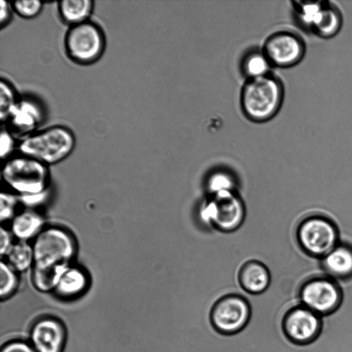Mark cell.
Segmentation results:
<instances>
[{
    "label": "cell",
    "mask_w": 352,
    "mask_h": 352,
    "mask_svg": "<svg viewBox=\"0 0 352 352\" xmlns=\"http://www.w3.org/2000/svg\"><path fill=\"white\" fill-rule=\"evenodd\" d=\"M32 282L42 292H53L60 276L77 252L76 241L70 232L57 226H45L33 239Z\"/></svg>",
    "instance_id": "6da1fadb"
},
{
    "label": "cell",
    "mask_w": 352,
    "mask_h": 352,
    "mask_svg": "<svg viewBox=\"0 0 352 352\" xmlns=\"http://www.w3.org/2000/svg\"><path fill=\"white\" fill-rule=\"evenodd\" d=\"M284 98L281 81L272 74L247 79L241 94V106L251 121L266 122L279 111Z\"/></svg>",
    "instance_id": "7a4b0ae2"
},
{
    "label": "cell",
    "mask_w": 352,
    "mask_h": 352,
    "mask_svg": "<svg viewBox=\"0 0 352 352\" xmlns=\"http://www.w3.org/2000/svg\"><path fill=\"white\" fill-rule=\"evenodd\" d=\"M75 145V135L70 129L54 125L21 139L17 148L19 153L48 166L67 158L73 152Z\"/></svg>",
    "instance_id": "3957f363"
},
{
    "label": "cell",
    "mask_w": 352,
    "mask_h": 352,
    "mask_svg": "<svg viewBox=\"0 0 352 352\" xmlns=\"http://www.w3.org/2000/svg\"><path fill=\"white\" fill-rule=\"evenodd\" d=\"M1 179L18 195H33L47 190V166L19 153L7 159L2 166Z\"/></svg>",
    "instance_id": "277c9868"
},
{
    "label": "cell",
    "mask_w": 352,
    "mask_h": 352,
    "mask_svg": "<svg viewBox=\"0 0 352 352\" xmlns=\"http://www.w3.org/2000/svg\"><path fill=\"white\" fill-rule=\"evenodd\" d=\"M106 39L102 28L89 20L70 26L64 38V48L67 57L79 65H91L102 56Z\"/></svg>",
    "instance_id": "5b68a950"
},
{
    "label": "cell",
    "mask_w": 352,
    "mask_h": 352,
    "mask_svg": "<svg viewBox=\"0 0 352 352\" xmlns=\"http://www.w3.org/2000/svg\"><path fill=\"white\" fill-rule=\"evenodd\" d=\"M292 7L298 23L316 36L328 38L341 28V13L329 1H296L292 2Z\"/></svg>",
    "instance_id": "8992f818"
},
{
    "label": "cell",
    "mask_w": 352,
    "mask_h": 352,
    "mask_svg": "<svg viewBox=\"0 0 352 352\" xmlns=\"http://www.w3.org/2000/svg\"><path fill=\"white\" fill-rule=\"evenodd\" d=\"M201 217L216 229L223 232L237 230L243 223L245 210L236 192L211 196L201 209Z\"/></svg>",
    "instance_id": "52a82bcc"
},
{
    "label": "cell",
    "mask_w": 352,
    "mask_h": 352,
    "mask_svg": "<svg viewBox=\"0 0 352 352\" xmlns=\"http://www.w3.org/2000/svg\"><path fill=\"white\" fill-rule=\"evenodd\" d=\"M251 317L248 300L239 294H228L220 298L213 306L210 320L214 328L224 335L241 331Z\"/></svg>",
    "instance_id": "ba28073f"
},
{
    "label": "cell",
    "mask_w": 352,
    "mask_h": 352,
    "mask_svg": "<svg viewBox=\"0 0 352 352\" xmlns=\"http://www.w3.org/2000/svg\"><path fill=\"white\" fill-rule=\"evenodd\" d=\"M298 241L309 254L324 256L337 245L338 232L332 222L320 216L303 220L298 228Z\"/></svg>",
    "instance_id": "9c48e42d"
},
{
    "label": "cell",
    "mask_w": 352,
    "mask_h": 352,
    "mask_svg": "<svg viewBox=\"0 0 352 352\" xmlns=\"http://www.w3.org/2000/svg\"><path fill=\"white\" fill-rule=\"evenodd\" d=\"M298 297L300 305L320 316L336 311L342 300L339 286L326 278H315L305 282L300 289Z\"/></svg>",
    "instance_id": "30bf717a"
},
{
    "label": "cell",
    "mask_w": 352,
    "mask_h": 352,
    "mask_svg": "<svg viewBox=\"0 0 352 352\" xmlns=\"http://www.w3.org/2000/svg\"><path fill=\"white\" fill-rule=\"evenodd\" d=\"M321 316L299 304L285 315L282 327L286 338L292 343L305 346L314 342L322 331Z\"/></svg>",
    "instance_id": "8fae6325"
},
{
    "label": "cell",
    "mask_w": 352,
    "mask_h": 352,
    "mask_svg": "<svg viewBox=\"0 0 352 352\" xmlns=\"http://www.w3.org/2000/svg\"><path fill=\"white\" fill-rule=\"evenodd\" d=\"M263 51L273 67H289L302 60L305 47L302 39L298 34L280 31L266 39Z\"/></svg>",
    "instance_id": "7c38bea8"
},
{
    "label": "cell",
    "mask_w": 352,
    "mask_h": 352,
    "mask_svg": "<svg viewBox=\"0 0 352 352\" xmlns=\"http://www.w3.org/2000/svg\"><path fill=\"white\" fill-rule=\"evenodd\" d=\"M45 116L43 107L38 100L25 96L19 98L6 124L15 137L22 139L36 132Z\"/></svg>",
    "instance_id": "4fadbf2b"
},
{
    "label": "cell",
    "mask_w": 352,
    "mask_h": 352,
    "mask_svg": "<svg viewBox=\"0 0 352 352\" xmlns=\"http://www.w3.org/2000/svg\"><path fill=\"white\" fill-rule=\"evenodd\" d=\"M65 331L62 323L54 318L38 320L30 331V344L36 352H62Z\"/></svg>",
    "instance_id": "5bb4252c"
},
{
    "label": "cell",
    "mask_w": 352,
    "mask_h": 352,
    "mask_svg": "<svg viewBox=\"0 0 352 352\" xmlns=\"http://www.w3.org/2000/svg\"><path fill=\"white\" fill-rule=\"evenodd\" d=\"M240 287L250 295H260L270 287L271 275L261 262L250 260L242 265L238 273Z\"/></svg>",
    "instance_id": "9a60e30c"
},
{
    "label": "cell",
    "mask_w": 352,
    "mask_h": 352,
    "mask_svg": "<svg viewBox=\"0 0 352 352\" xmlns=\"http://www.w3.org/2000/svg\"><path fill=\"white\" fill-rule=\"evenodd\" d=\"M45 227V219L38 212L28 209L17 213L10 221V231L17 241L34 239Z\"/></svg>",
    "instance_id": "2e32d148"
},
{
    "label": "cell",
    "mask_w": 352,
    "mask_h": 352,
    "mask_svg": "<svg viewBox=\"0 0 352 352\" xmlns=\"http://www.w3.org/2000/svg\"><path fill=\"white\" fill-rule=\"evenodd\" d=\"M88 283L85 271L71 265L62 274L53 292L60 298H75L87 289Z\"/></svg>",
    "instance_id": "e0dca14e"
},
{
    "label": "cell",
    "mask_w": 352,
    "mask_h": 352,
    "mask_svg": "<svg viewBox=\"0 0 352 352\" xmlns=\"http://www.w3.org/2000/svg\"><path fill=\"white\" fill-rule=\"evenodd\" d=\"M323 265L333 276L346 278L352 276V248L337 245L324 256Z\"/></svg>",
    "instance_id": "ac0fdd59"
},
{
    "label": "cell",
    "mask_w": 352,
    "mask_h": 352,
    "mask_svg": "<svg viewBox=\"0 0 352 352\" xmlns=\"http://www.w3.org/2000/svg\"><path fill=\"white\" fill-rule=\"evenodd\" d=\"M94 8L91 0H64L57 5L59 17L69 27L89 21Z\"/></svg>",
    "instance_id": "d6986e66"
},
{
    "label": "cell",
    "mask_w": 352,
    "mask_h": 352,
    "mask_svg": "<svg viewBox=\"0 0 352 352\" xmlns=\"http://www.w3.org/2000/svg\"><path fill=\"white\" fill-rule=\"evenodd\" d=\"M272 65L263 50H254L244 56L241 71L247 79L256 78L271 73Z\"/></svg>",
    "instance_id": "ffe728a7"
},
{
    "label": "cell",
    "mask_w": 352,
    "mask_h": 352,
    "mask_svg": "<svg viewBox=\"0 0 352 352\" xmlns=\"http://www.w3.org/2000/svg\"><path fill=\"white\" fill-rule=\"evenodd\" d=\"M3 259L16 272L31 269L33 265V248L28 241H16Z\"/></svg>",
    "instance_id": "44dd1931"
},
{
    "label": "cell",
    "mask_w": 352,
    "mask_h": 352,
    "mask_svg": "<svg viewBox=\"0 0 352 352\" xmlns=\"http://www.w3.org/2000/svg\"><path fill=\"white\" fill-rule=\"evenodd\" d=\"M205 185L211 197L220 194L235 192L236 180L230 171L219 169L209 174L206 178Z\"/></svg>",
    "instance_id": "7402d4cb"
},
{
    "label": "cell",
    "mask_w": 352,
    "mask_h": 352,
    "mask_svg": "<svg viewBox=\"0 0 352 352\" xmlns=\"http://www.w3.org/2000/svg\"><path fill=\"white\" fill-rule=\"evenodd\" d=\"M19 97L12 83L6 78L0 80V120L6 123Z\"/></svg>",
    "instance_id": "603a6c76"
},
{
    "label": "cell",
    "mask_w": 352,
    "mask_h": 352,
    "mask_svg": "<svg viewBox=\"0 0 352 352\" xmlns=\"http://www.w3.org/2000/svg\"><path fill=\"white\" fill-rule=\"evenodd\" d=\"M17 273L3 259L0 262V296L5 299L12 295L19 285Z\"/></svg>",
    "instance_id": "cb8c5ba5"
},
{
    "label": "cell",
    "mask_w": 352,
    "mask_h": 352,
    "mask_svg": "<svg viewBox=\"0 0 352 352\" xmlns=\"http://www.w3.org/2000/svg\"><path fill=\"white\" fill-rule=\"evenodd\" d=\"M20 204L19 195L12 192L1 191L0 194V220L1 223L11 221L17 214L16 206Z\"/></svg>",
    "instance_id": "d4e9b609"
},
{
    "label": "cell",
    "mask_w": 352,
    "mask_h": 352,
    "mask_svg": "<svg viewBox=\"0 0 352 352\" xmlns=\"http://www.w3.org/2000/svg\"><path fill=\"white\" fill-rule=\"evenodd\" d=\"M14 12L21 18L31 19L42 11L43 3L39 0H21L12 2Z\"/></svg>",
    "instance_id": "484cf974"
},
{
    "label": "cell",
    "mask_w": 352,
    "mask_h": 352,
    "mask_svg": "<svg viewBox=\"0 0 352 352\" xmlns=\"http://www.w3.org/2000/svg\"><path fill=\"white\" fill-rule=\"evenodd\" d=\"M15 136L8 129H2L0 135V156L1 160H7L15 148Z\"/></svg>",
    "instance_id": "4316f807"
},
{
    "label": "cell",
    "mask_w": 352,
    "mask_h": 352,
    "mask_svg": "<svg viewBox=\"0 0 352 352\" xmlns=\"http://www.w3.org/2000/svg\"><path fill=\"white\" fill-rule=\"evenodd\" d=\"M48 191L41 193L19 195V202L28 209H32L36 206L43 204L47 198Z\"/></svg>",
    "instance_id": "83f0119b"
},
{
    "label": "cell",
    "mask_w": 352,
    "mask_h": 352,
    "mask_svg": "<svg viewBox=\"0 0 352 352\" xmlns=\"http://www.w3.org/2000/svg\"><path fill=\"white\" fill-rule=\"evenodd\" d=\"M14 236L10 229L3 226L0 228V254L3 258L14 244Z\"/></svg>",
    "instance_id": "f1b7e54d"
},
{
    "label": "cell",
    "mask_w": 352,
    "mask_h": 352,
    "mask_svg": "<svg viewBox=\"0 0 352 352\" xmlns=\"http://www.w3.org/2000/svg\"><path fill=\"white\" fill-rule=\"evenodd\" d=\"M1 352H36L30 343L21 340H14L6 343Z\"/></svg>",
    "instance_id": "f546056e"
},
{
    "label": "cell",
    "mask_w": 352,
    "mask_h": 352,
    "mask_svg": "<svg viewBox=\"0 0 352 352\" xmlns=\"http://www.w3.org/2000/svg\"><path fill=\"white\" fill-rule=\"evenodd\" d=\"M13 12L12 3L5 0H0V24L1 28H3L10 23Z\"/></svg>",
    "instance_id": "4dcf8cb0"
}]
</instances>
